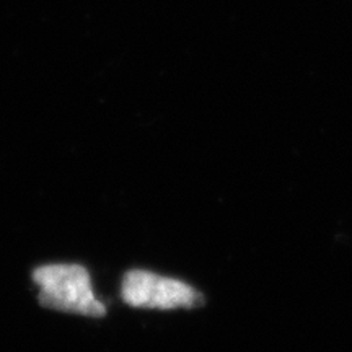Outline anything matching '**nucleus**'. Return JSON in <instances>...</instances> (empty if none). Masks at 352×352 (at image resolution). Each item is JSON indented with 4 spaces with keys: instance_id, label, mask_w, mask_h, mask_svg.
<instances>
[{
    "instance_id": "1",
    "label": "nucleus",
    "mask_w": 352,
    "mask_h": 352,
    "mask_svg": "<svg viewBox=\"0 0 352 352\" xmlns=\"http://www.w3.org/2000/svg\"><path fill=\"white\" fill-rule=\"evenodd\" d=\"M44 308L90 318H103L107 307L95 297L90 272L80 264H44L33 271Z\"/></svg>"
},
{
    "instance_id": "2",
    "label": "nucleus",
    "mask_w": 352,
    "mask_h": 352,
    "mask_svg": "<svg viewBox=\"0 0 352 352\" xmlns=\"http://www.w3.org/2000/svg\"><path fill=\"white\" fill-rule=\"evenodd\" d=\"M121 297L129 307L152 310L196 308L204 303V297L191 285L144 270L126 272L121 283Z\"/></svg>"
}]
</instances>
